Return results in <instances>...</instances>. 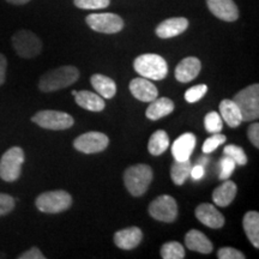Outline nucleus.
I'll list each match as a JSON object with an SVG mask.
<instances>
[{
  "label": "nucleus",
  "mask_w": 259,
  "mask_h": 259,
  "mask_svg": "<svg viewBox=\"0 0 259 259\" xmlns=\"http://www.w3.org/2000/svg\"><path fill=\"white\" fill-rule=\"evenodd\" d=\"M197 138L196 136L191 132L181 135L180 137H178L171 145V154L173 157L177 161H186L190 160L191 155H192L194 147H196Z\"/></svg>",
  "instance_id": "17"
},
{
  "label": "nucleus",
  "mask_w": 259,
  "mask_h": 259,
  "mask_svg": "<svg viewBox=\"0 0 259 259\" xmlns=\"http://www.w3.org/2000/svg\"><path fill=\"white\" fill-rule=\"evenodd\" d=\"M161 257L163 259H183L185 258V248L177 241H169L161 247Z\"/></svg>",
  "instance_id": "28"
},
{
  "label": "nucleus",
  "mask_w": 259,
  "mask_h": 259,
  "mask_svg": "<svg viewBox=\"0 0 259 259\" xmlns=\"http://www.w3.org/2000/svg\"><path fill=\"white\" fill-rule=\"evenodd\" d=\"M169 147V137L168 134L163 130H157L151 135L148 143V150L153 156L162 155Z\"/></svg>",
  "instance_id": "26"
},
{
  "label": "nucleus",
  "mask_w": 259,
  "mask_h": 259,
  "mask_svg": "<svg viewBox=\"0 0 259 259\" xmlns=\"http://www.w3.org/2000/svg\"><path fill=\"white\" fill-rule=\"evenodd\" d=\"M148 211L151 218L157 221L171 223L178 218L177 200L168 194H162L150 203Z\"/></svg>",
  "instance_id": "9"
},
{
  "label": "nucleus",
  "mask_w": 259,
  "mask_h": 259,
  "mask_svg": "<svg viewBox=\"0 0 259 259\" xmlns=\"http://www.w3.org/2000/svg\"><path fill=\"white\" fill-rule=\"evenodd\" d=\"M185 245L189 250L203 254H209L213 248L212 242L209 240L208 236L197 229H191L185 235Z\"/></svg>",
  "instance_id": "20"
},
{
  "label": "nucleus",
  "mask_w": 259,
  "mask_h": 259,
  "mask_svg": "<svg viewBox=\"0 0 259 259\" xmlns=\"http://www.w3.org/2000/svg\"><path fill=\"white\" fill-rule=\"evenodd\" d=\"M220 115L222 120L226 121V124L232 128L238 127L242 122L241 113L233 100H222L220 103Z\"/></svg>",
  "instance_id": "23"
},
{
  "label": "nucleus",
  "mask_w": 259,
  "mask_h": 259,
  "mask_svg": "<svg viewBox=\"0 0 259 259\" xmlns=\"http://www.w3.org/2000/svg\"><path fill=\"white\" fill-rule=\"evenodd\" d=\"M109 144V139L102 132H87L74 139L73 147L76 150L84 154H97L106 150Z\"/></svg>",
  "instance_id": "11"
},
{
  "label": "nucleus",
  "mask_w": 259,
  "mask_h": 259,
  "mask_svg": "<svg viewBox=\"0 0 259 259\" xmlns=\"http://www.w3.org/2000/svg\"><path fill=\"white\" fill-rule=\"evenodd\" d=\"M174 111V102L168 97H161L155 99L150 102V105L145 111V116L149 120H158L169 115Z\"/></svg>",
  "instance_id": "22"
},
{
  "label": "nucleus",
  "mask_w": 259,
  "mask_h": 259,
  "mask_svg": "<svg viewBox=\"0 0 259 259\" xmlns=\"http://www.w3.org/2000/svg\"><path fill=\"white\" fill-rule=\"evenodd\" d=\"M74 100L79 107L90 112H101L105 109L106 106L103 97L100 96L99 94L88 92V90L77 92L74 95Z\"/></svg>",
  "instance_id": "21"
},
{
  "label": "nucleus",
  "mask_w": 259,
  "mask_h": 259,
  "mask_svg": "<svg viewBox=\"0 0 259 259\" xmlns=\"http://www.w3.org/2000/svg\"><path fill=\"white\" fill-rule=\"evenodd\" d=\"M44 253L38 250L37 247H31L30 250L25 251L21 255H18V259H45Z\"/></svg>",
  "instance_id": "38"
},
{
  "label": "nucleus",
  "mask_w": 259,
  "mask_h": 259,
  "mask_svg": "<svg viewBox=\"0 0 259 259\" xmlns=\"http://www.w3.org/2000/svg\"><path fill=\"white\" fill-rule=\"evenodd\" d=\"M194 213H196V218L198 219L203 225L209 227V228L218 229L221 228V227L225 225V216H223L212 204H199L196 208V210H194Z\"/></svg>",
  "instance_id": "13"
},
{
  "label": "nucleus",
  "mask_w": 259,
  "mask_h": 259,
  "mask_svg": "<svg viewBox=\"0 0 259 259\" xmlns=\"http://www.w3.org/2000/svg\"><path fill=\"white\" fill-rule=\"evenodd\" d=\"M143 233L138 227H128L114 234V244L121 250H134L141 244Z\"/></svg>",
  "instance_id": "18"
},
{
  "label": "nucleus",
  "mask_w": 259,
  "mask_h": 259,
  "mask_svg": "<svg viewBox=\"0 0 259 259\" xmlns=\"http://www.w3.org/2000/svg\"><path fill=\"white\" fill-rule=\"evenodd\" d=\"M11 42L16 53L24 59H31L40 56L42 52V41L35 32L30 30L22 29L16 31Z\"/></svg>",
  "instance_id": "7"
},
{
  "label": "nucleus",
  "mask_w": 259,
  "mask_h": 259,
  "mask_svg": "<svg viewBox=\"0 0 259 259\" xmlns=\"http://www.w3.org/2000/svg\"><path fill=\"white\" fill-rule=\"evenodd\" d=\"M200 70H202V63L198 58L187 57L178 64L174 76L178 82L189 83L198 77Z\"/></svg>",
  "instance_id": "15"
},
{
  "label": "nucleus",
  "mask_w": 259,
  "mask_h": 259,
  "mask_svg": "<svg viewBox=\"0 0 259 259\" xmlns=\"http://www.w3.org/2000/svg\"><path fill=\"white\" fill-rule=\"evenodd\" d=\"M130 92L134 95L136 99L142 102H151L155 99H157L158 90L150 79L144 78V77H138V78H134L130 82L128 85Z\"/></svg>",
  "instance_id": "14"
},
{
  "label": "nucleus",
  "mask_w": 259,
  "mask_h": 259,
  "mask_svg": "<svg viewBox=\"0 0 259 259\" xmlns=\"http://www.w3.org/2000/svg\"><path fill=\"white\" fill-rule=\"evenodd\" d=\"M73 4L82 10H101L108 8L111 0H73Z\"/></svg>",
  "instance_id": "33"
},
{
  "label": "nucleus",
  "mask_w": 259,
  "mask_h": 259,
  "mask_svg": "<svg viewBox=\"0 0 259 259\" xmlns=\"http://www.w3.org/2000/svg\"><path fill=\"white\" fill-rule=\"evenodd\" d=\"M206 93H208V85L206 84H198V85H194L192 88L186 90L185 100L189 103L198 102L199 100H202L205 96Z\"/></svg>",
  "instance_id": "31"
},
{
  "label": "nucleus",
  "mask_w": 259,
  "mask_h": 259,
  "mask_svg": "<svg viewBox=\"0 0 259 259\" xmlns=\"http://www.w3.org/2000/svg\"><path fill=\"white\" fill-rule=\"evenodd\" d=\"M31 121L42 128L53 130V131H63L72 127L74 119L70 114L53 109H45L37 112L31 118Z\"/></svg>",
  "instance_id": "8"
},
{
  "label": "nucleus",
  "mask_w": 259,
  "mask_h": 259,
  "mask_svg": "<svg viewBox=\"0 0 259 259\" xmlns=\"http://www.w3.org/2000/svg\"><path fill=\"white\" fill-rule=\"evenodd\" d=\"M220 259H245V254L241 251L235 250L233 247H222L218 252Z\"/></svg>",
  "instance_id": "36"
},
{
  "label": "nucleus",
  "mask_w": 259,
  "mask_h": 259,
  "mask_svg": "<svg viewBox=\"0 0 259 259\" xmlns=\"http://www.w3.org/2000/svg\"><path fill=\"white\" fill-rule=\"evenodd\" d=\"M24 163V151L19 147L8 149L0 158V178L8 183L18 180Z\"/></svg>",
  "instance_id": "6"
},
{
  "label": "nucleus",
  "mask_w": 259,
  "mask_h": 259,
  "mask_svg": "<svg viewBox=\"0 0 259 259\" xmlns=\"http://www.w3.org/2000/svg\"><path fill=\"white\" fill-rule=\"evenodd\" d=\"M227 137L225 135L219 134H212L211 137L206 138V141L203 143V153L204 154H210L212 151H215L220 145H222L223 143H226Z\"/></svg>",
  "instance_id": "32"
},
{
  "label": "nucleus",
  "mask_w": 259,
  "mask_h": 259,
  "mask_svg": "<svg viewBox=\"0 0 259 259\" xmlns=\"http://www.w3.org/2000/svg\"><path fill=\"white\" fill-rule=\"evenodd\" d=\"M90 83L100 96L103 99H112L116 94V84L109 77L101 73H95L90 77Z\"/></svg>",
  "instance_id": "24"
},
{
  "label": "nucleus",
  "mask_w": 259,
  "mask_h": 259,
  "mask_svg": "<svg viewBox=\"0 0 259 259\" xmlns=\"http://www.w3.org/2000/svg\"><path fill=\"white\" fill-rule=\"evenodd\" d=\"M35 205L45 213H59L72 205V197L64 190L48 191L41 193L35 200Z\"/></svg>",
  "instance_id": "5"
},
{
  "label": "nucleus",
  "mask_w": 259,
  "mask_h": 259,
  "mask_svg": "<svg viewBox=\"0 0 259 259\" xmlns=\"http://www.w3.org/2000/svg\"><path fill=\"white\" fill-rule=\"evenodd\" d=\"M204 126L209 134H219L222 131L223 120L218 112H209L204 118Z\"/></svg>",
  "instance_id": "30"
},
{
  "label": "nucleus",
  "mask_w": 259,
  "mask_h": 259,
  "mask_svg": "<svg viewBox=\"0 0 259 259\" xmlns=\"http://www.w3.org/2000/svg\"><path fill=\"white\" fill-rule=\"evenodd\" d=\"M191 168H192V164H191L190 160L174 161L170 168V177L173 183L178 186L184 185L187 178L190 177Z\"/></svg>",
  "instance_id": "27"
},
{
  "label": "nucleus",
  "mask_w": 259,
  "mask_h": 259,
  "mask_svg": "<svg viewBox=\"0 0 259 259\" xmlns=\"http://www.w3.org/2000/svg\"><path fill=\"white\" fill-rule=\"evenodd\" d=\"M233 101L241 113L242 121L257 120L259 116V84H252L235 94Z\"/></svg>",
  "instance_id": "4"
},
{
  "label": "nucleus",
  "mask_w": 259,
  "mask_h": 259,
  "mask_svg": "<svg viewBox=\"0 0 259 259\" xmlns=\"http://www.w3.org/2000/svg\"><path fill=\"white\" fill-rule=\"evenodd\" d=\"M223 154L226 156L231 157L232 160H234L236 166H245L247 163V156H246L244 149L241 147H238V145H226L225 149H223Z\"/></svg>",
  "instance_id": "29"
},
{
  "label": "nucleus",
  "mask_w": 259,
  "mask_h": 259,
  "mask_svg": "<svg viewBox=\"0 0 259 259\" xmlns=\"http://www.w3.org/2000/svg\"><path fill=\"white\" fill-rule=\"evenodd\" d=\"M6 2H8L9 4H12V5H25V4H28L30 0H6Z\"/></svg>",
  "instance_id": "41"
},
{
  "label": "nucleus",
  "mask_w": 259,
  "mask_h": 259,
  "mask_svg": "<svg viewBox=\"0 0 259 259\" xmlns=\"http://www.w3.org/2000/svg\"><path fill=\"white\" fill-rule=\"evenodd\" d=\"M79 78V71L74 66H60L42 74L38 89L44 93L58 92V90L72 85Z\"/></svg>",
  "instance_id": "1"
},
{
  "label": "nucleus",
  "mask_w": 259,
  "mask_h": 259,
  "mask_svg": "<svg viewBox=\"0 0 259 259\" xmlns=\"http://www.w3.org/2000/svg\"><path fill=\"white\" fill-rule=\"evenodd\" d=\"M236 192H238V186L234 181L226 179L219 187H216L212 192V202L218 206L226 208L234 200Z\"/></svg>",
  "instance_id": "19"
},
{
  "label": "nucleus",
  "mask_w": 259,
  "mask_h": 259,
  "mask_svg": "<svg viewBox=\"0 0 259 259\" xmlns=\"http://www.w3.org/2000/svg\"><path fill=\"white\" fill-rule=\"evenodd\" d=\"M247 136L250 138V142L252 145H254L255 148H259V124L258 122H253L248 126L247 130Z\"/></svg>",
  "instance_id": "37"
},
{
  "label": "nucleus",
  "mask_w": 259,
  "mask_h": 259,
  "mask_svg": "<svg viewBox=\"0 0 259 259\" xmlns=\"http://www.w3.org/2000/svg\"><path fill=\"white\" fill-rule=\"evenodd\" d=\"M208 162H209V158L208 157H202V160H200L199 161V163L198 164H202V166H204V164H205V163H208Z\"/></svg>",
  "instance_id": "42"
},
{
  "label": "nucleus",
  "mask_w": 259,
  "mask_h": 259,
  "mask_svg": "<svg viewBox=\"0 0 259 259\" xmlns=\"http://www.w3.org/2000/svg\"><path fill=\"white\" fill-rule=\"evenodd\" d=\"M242 227L251 244L259 248V213L257 211L246 212L242 219Z\"/></svg>",
  "instance_id": "25"
},
{
  "label": "nucleus",
  "mask_w": 259,
  "mask_h": 259,
  "mask_svg": "<svg viewBox=\"0 0 259 259\" xmlns=\"http://www.w3.org/2000/svg\"><path fill=\"white\" fill-rule=\"evenodd\" d=\"M153 180V170L147 164H135L128 167L124 173L126 190L132 196L141 197L147 192Z\"/></svg>",
  "instance_id": "3"
},
{
  "label": "nucleus",
  "mask_w": 259,
  "mask_h": 259,
  "mask_svg": "<svg viewBox=\"0 0 259 259\" xmlns=\"http://www.w3.org/2000/svg\"><path fill=\"white\" fill-rule=\"evenodd\" d=\"M87 24L94 31L102 34H116L124 28V21L119 15L106 12V14H92L87 16Z\"/></svg>",
  "instance_id": "10"
},
{
  "label": "nucleus",
  "mask_w": 259,
  "mask_h": 259,
  "mask_svg": "<svg viewBox=\"0 0 259 259\" xmlns=\"http://www.w3.org/2000/svg\"><path fill=\"white\" fill-rule=\"evenodd\" d=\"M210 12L225 22H235L239 18V9L233 0H206Z\"/></svg>",
  "instance_id": "12"
},
{
  "label": "nucleus",
  "mask_w": 259,
  "mask_h": 259,
  "mask_svg": "<svg viewBox=\"0 0 259 259\" xmlns=\"http://www.w3.org/2000/svg\"><path fill=\"white\" fill-rule=\"evenodd\" d=\"M15 209L14 197L6 193H0V216L8 215Z\"/></svg>",
  "instance_id": "35"
},
{
  "label": "nucleus",
  "mask_w": 259,
  "mask_h": 259,
  "mask_svg": "<svg viewBox=\"0 0 259 259\" xmlns=\"http://www.w3.org/2000/svg\"><path fill=\"white\" fill-rule=\"evenodd\" d=\"M189 28V21L185 17H173L164 19L156 27V35L160 38H171L179 36Z\"/></svg>",
  "instance_id": "16"
},
{
  "label": "nucleus",
  "mask_w": 259,
  "mask_h": 259,
  "mask_svg": "<svg viewBox=\"0 0 259 259\" xmlns=\"http://www.w3.org/2000/svg\"><path fill=\"white\" fill-rule=\"evenodd\" d=\"M136 72L150 80L164 79L168 74V64L161 56L145 53L137 57L134 61Z\"/></svg>",
  "instance_id": "2"
},
{
  "label": "nucleus",
  "mask_w": 259,
  "mask_h": 259,
  "mask_svg": "<svg viewBox=\"0 0 259 259\" xmlns=\"http://www.w3.org/2000/svg\"><path fill=\"white\" fill-rule=\"evenodd\" d=\"M235 166L236 164L234 160H232L231 157L226 156L225 155V157H222L221 161H220V168H221V170H220V179H228V178L233 174V171H234Z\"/></svg>",
  "instance_id": "34"
},
{
  "label": "nucleus",
  "mask_w": 259,
  "mask_h": 259,
  "mask_svg": "<svg viewBox=\"0 0 259 259\" xmlns=\"http://www.w3.org/2000/svg\"><path fill=\"white\" fill-rule=\"evenodd\" d=\"M6 69H8V59L4 54L0 53V85L5 83Z\"/></svg>",
  "instance_id": "39"
},
{
  "label": "nucleus",
  "mask_w": 259,
  "mask_h": 259,
  "mask_svg": "<svg viewBox=\"0 0 259 259\" xmlns=\"http://www.w3.org/2000/svg\"><path fill=\"white\" fill-rule=\"evenodd\" d=\"M204 173H205V170H204V166H202V164H196V166L191 168L190 176L192 177L193 180H199L203 178Z\"/></svg>",
  "instance_id": "40"
}]
</instances>
